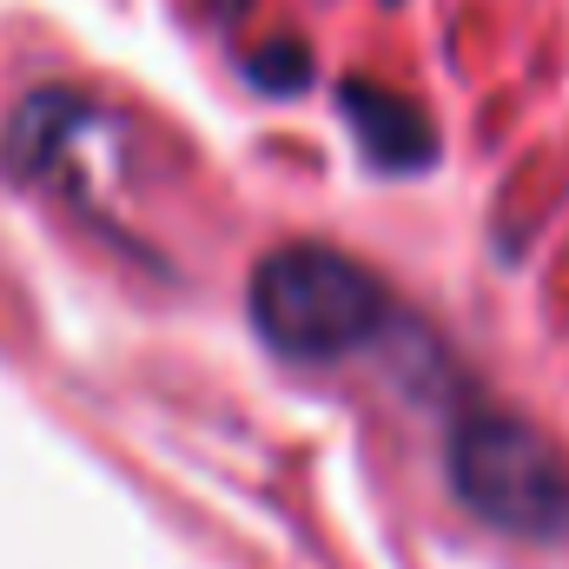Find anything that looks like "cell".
<instances>
[{"mask_svg": "<svg viewBox=\"0 0 569 569\" xmlns=\"http://www.w3.org/2000/svg\"><path fill=\"white\" fill-rule=\"evenodd\" d=\"M443 477L457 503L503 537H530V543L569 537V457L543 425H530L523 411L483 391L457 398L443 425Z\"/></svg>", "mask_w": 569, "mask_h": 569, "instance_id": "1", "label": "cell"}, {"mask_svg": "<svg viewBox=\"0 0 569 569\" xmlns=\"http://www.w3.org/2000/svg\"><path fill=\"white\" fill-rule=\"evenodd\" d=\"M338 113H345V127L358 133L365 159L378 172H425V166H437V127H430V113L418 100L351 73V80H338Z\"/></svg>", "mask_w": 569, "mask_h": 569, "instance_id": "3", "label": "cell"}, {"mask_svg": "<svg viewBox=\"0 0 569 569\" xmlns=\"http://www.w3.org/2000/svg\"><path fill=\"white\" fill-rule=\"evenodd\" d=\"M246 73H252V87H259V93L291 100V93H305V87H311V47H305V40H291V33H279L272 47H259V53L246 60Z\"/></svg>", "mask_w": 569, "mask_h": 569, "instance_id": "4", "label": "cell"}, {"mask_svg": "<svg viewBox=\"0 0 569 569\" xmlns=\"http://www.w3.org/2000/svg\"><path fill=\"white\" fill-rule=\"evenodd\" d=\"M206 7H212V20H239V13H246L252 0H206Z\"/></svg>", "mask_w": 569, "mask_h": 569, "instance_id": "5", "label": "cell"}, {"mask_svg": "<svg viewBox=\"0 0 569 569\" xmlns=\"http://www.w3.org/2000/svg\"><path fill=\"white\" fill-rule=\"evenodd\" d=\"M391 7H398V0H391Z\"/></svg>", "mask_w": 569, "mask_h": 569, "instance_id": "6", "label": "cell"}, {"mask_svg": "<svg viewBox=\"0 0 569 569\" xmlns=\"http://www.w3.org/2000/svg\"><path fill=\"white\" fill-rule=\"evenodd\" d=\"M246 305H252L259 338L298 365H338V358L378 345L385 325L398 318L378 272H365L338 246H311V239L266 252L252 266Z\"/></svg>", "mask_w": 569, "mask_h": 569, "instance_id": "2", "label": "cell"}]
</instances>
